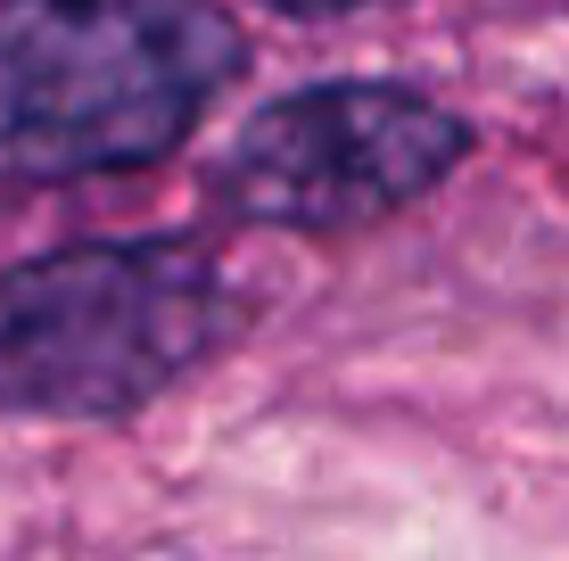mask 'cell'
Segmentation results:
<instances>
[{
    "mask_svg": "<svg viewBox=\"0 0 569 561\" xmlns=\"http://www.w3.org/2000/svg\"><path fill=\"white\" fill-rule=\"evenodd\" d=\"M214 0H9L0 17V166L33 182L149 166L240 74Z\"/></svg>",
    "mask_w": 569,
    "mask_h": 561,
    "instance_id": "obj_1",
    "label": "cell"
},
{
    "mask_svg": "<svg viewBox=\"0 0 569 561\" xmlns=\"http://www.w3.org/2000/svg\"><path fill=\"white\" fill-rule=\"evenodd\" d=\"M240 331L199 240H83L0 273V413L116 421L182 389Z\"/></svg>",
    "mask_w": 569,
    "mask_h": 561,
    "instance_id": "obj_2",
    "label": "cell"
},
{
    "mask_svg": "<svg viewBox=\"0 0 569 561\" xmlns=\"http://www.w3.org/2000/svg\"><path fill=\"white\" fill-rule=\"evenodd\" d=\"M470 158V124L405 83H313L257 108L214 166V199L248 223L347 231L429 199Z\"/></svg>",
    "mask_w": 569,
    "mask_h": 561,
    "instance_id": "obj_3",
    "label": "cell"
},
{
    "mask_svg": "<svg viewBox=\"0 0 569 561\" xmlns=\"http://www.w3.org/2000/svg\"><path fill=\"white\" fill-rule=\"evenodd\" d=\"M281 17H356V9H388V0H272Z\"/></svg>",
    "mask_w": 569,
    "mask_h": 561,
    "instance_id": "obj_4",
    "label": "cell"
}]
</instances>
